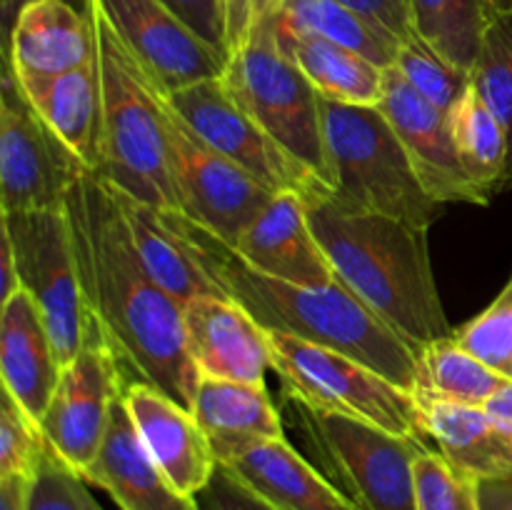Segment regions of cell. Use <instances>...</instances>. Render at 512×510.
Segmentation results:
<instances>
[{"mask_svg": "<svg viewBox=\"0 0 512 510\" xmlns=\"http://www.w3.org/2000/svg\"><path fill=\"white\" fill-rule=\"evenodd\" d=\"M90 313L140 380L193 408L200 373L185 345L183 305L140 263L110 188L88 173L65 198Z\"/></svg>", "mask_w": 512, "mask_h": 510, "instance_id": "6da1fadb", "label": "cell"}, {"mask_svg": "<svg viewBox=\"0 0 512 510\" xmlns=\"http://www.w3.org/2000/svg\"><path fill=\"white\" fill-rule=\"evenodd\" d=\"M170 220L193 248L195 258L218 288L238 300L265 330L295 335L360 360L390 383L413 393L418 383V348L385 325L340 280L328 285H295L250 268L225 240L183 213Z\"/></svg>", "mask_w": 512, "mask_h": 510, "instance_id": "7a4b0ae2", "label": "cell"}, {"mask_svg": "<svg viewBox=\"0 0 512 510\" xmlns=\"http://www.w3.org/2000/svg\"><path fill=\"white\" fill-rule=\"evenodd\" d=\"M310 223L333 273L413 348L455 333L430 263L428 228L353 213L328 198L308 200Z\"/></svg>", "mask_w": 512, "mask_h": 510, "instance_id": "3957f363", "label": "cell"}, {"mask_svg": "<svg viewBox=\"0 0 512 510\" xmlns=\"http://www.w3.org/2000/svg\"><path fill=\"white\" fill-rule=\"evenodd\" d=\"M100 73V160L113 188L180 213L155 88L95 0H88Z\"/></svg>", "mask_w": 512, "mask_h": 510, "instance_id": "277c9868", "label": "cell"}, {"mask_svg": "<svg viewBox=\"0 0 512 510\" xmlns=\"http://www.w3.org/2000/svg\"><path fill=\"white\" fill-rule=\"evenodd\" d=\"M323 128L333 178L328 198L335 205L428 230L440 220L445 205L423 188L378 105H343L323 98Z\"/></svg>", "mask_w": 512, "mask_h": 510, "instance_id": "5b68a950", "label": "cell"}, {"mask_svg": "<svg viewBox=\"0 0 512 510\" xmlns=\"http://www.w3.org/2000/svg\"><path fill=\"white\" fill-rule=\"evenodd\" d=\"M310 463L360 510H415V460L425 440L310 408L283 395Z\"/></svg>", "mask_w": 512, "mask_h": 510, "instance_id": "8992f818", "label": "cell"}, {"mask_svg": "<svg viewBox=\"0 0 512 510\" xmlns=\"http://www.w3.org/2000/svg\"><path fill=\"white\" fill-rule=\"evenodd\" d=\"M223 83L240 105L293 155L333 188L325 150L323 98L278 40L275 13L263 15L230 55Z\"/></svg>", "mask_w": 512, "mask_h": 510, "instance_id": "52a82bcc", "label": "cell"}, {"mask_svg": "<svg viewBox=\"0 0 512 510\" xmlns=\"http://www.w3.org/2000/svg\"><path fill=\"white\" fill-rule=\"evenodd\" d=\"M273 370L283 395L310 408L370 423L395 435L425 440L423 413L410 390L390 383L360 360L295 335L268 330Z\"/></svg>", "mask_w": 512, "mask_h": 510, "instance_id": "ba28073f", "label": "cell"}, {"mask_svg": "<svg viewBox=\"0 0 512 510\" xmlns=\"http://www.w3.org/2000/svg\"><path fill=\"white\" fill-rule=\"evenodd\" d=\"M0 223V238L13 250L20 288L28 290L43 310L65 368L78 355L93 323L80 285L73 228L65 203L28 213H0Z\"/></svg>", "mask_w": 512, "mask_h": 510, "instance_id": "9c48e42d", "label": "cell"}, {"mask_svg": "<svg viewBox=\"0 0 512 510\" xmlns=\"http://www.w3.org/2000/svg\"><path fill=\"white\" fill-rule=\"evenodd\" d=\"M155 98H158L180 213L225 243H233L248 220L275 193L243 168L230 163L213 145L205 143L158 88Z\"/></svg>", "mask_w": 512, "mask_h": 510, "instance_id": "30bf717a", "label": "cell"}, {"mask_svg": "<svg viewBox=\"0 0 512 510\" xmlns=\"http://www.w3.org/2000/svg\"><path fill=\"white\" fill-rule=\"evenodd\" d=\"M90 170L40 120L5 60L0 88V213L58 208Z\"/></svg>", "mask_w": 512, "mask_h": 510, "instance_id": "8fae6325", "label": "cell"}, {"mask_svg": "<svg viewBox=\"0 0 512 510\" xmlns=\"http://www.w3.org/2000/svg\"><path fill=\"white\" fill-rule=\"evenodd\" d=\"M190 128L220 155L253 175L273 193L293 190L305 200L330 193L323 180L295 160L243 105L235 100L223 75L195 83L178 93H165Z\"/></svg>", "mask_w": 512, "mask_h": 510, "instance_id": "7c38bea8", "label": "cell"}, {"mask_svg": "<svg viewBox=\"0 0 512 510\" xmlns=\"http://www.w3.org/2000/svg\"><path fill=\"white\" fill-rule=\"evenodd\" d=\"M123 390L120 355L93 315L78 355L63 368L53 400L40 420L50 448L78 475L98 455L113 405Z\"/></svg>", "mask_w": 512, "mask_h": 510, "instance_id": "4fadbf2b", "label": "cell"}, {"mask_svg": "<svg viewBox=\"0 0 512 510\" xmlns=\"http://www.w3.org/2000/svg\"><path fill=\"white\" fill-rule=\"evenodd\" d=\"M160 93L220 78L230 55L200 38L163 0H95Z\"/></svg>", "mask_w": 512, "mask_h": 510, "instance_id": "5bb4252c", "label": "cell"}, {"mask_svg": "<svg viewBox=\"0 0 512 510\" xmlns=\"http://www.w3.org/2000/svg\"><path fill=\"white\" fill-rule=\"evenodd\" d=\"M378 108L393 125L423 188L438 203H490L460 163L448 128V113L423 98L395 65L385 70V90Z\"/></svg>", "mask_w": 512, "mask_h": 510, "instance_id": "9a60e30c", "label": "cell"}, {"mask_svg": "<svg viewBox=\"0 0 512 510\" xmlns=\"http://www.w3.org/2000/svg\"><path fill=\"white\" fill-rule=\"evenodd\" d=\"M185 345L200 378L265 385L268 330L230 295H198L183 308Z\"/></svg>", "mask_w": 512, "mask_h": 510, "instance_id": "2e32d148", "label": "cell"}, {"mask_svg": "<svg viewBox=\"0 0 512 510\" xmlns=\"http://www.w3.org/2000/svg\"><path fill=\"white\" fill-rule=\"evenodd\" d=\"M228 245L250 268L275 280L295 285L338 280L310 223L308 200L293 190L275 193Z\"/></svg>", "mask_w": 512, "mask_h": 510, "instance_id": "e0dca14e", "label": "cell"}, {"mask_svg": "<svg viewBox=\"0 0 512 510\" xmlns=\"http://www.w3.org/2000/svg\"><path fill=\"white\" fill-rule=\"evenodd\" d=\"M123 400L155 463L180 493L195 498L213 478L218 458L193 410L145 380L128 385Z\"/></svg>", "mask_w": 512, "mask_h": 510, "instance_id": "ac0fdd59", "label": "cell"}, {"mask_svg": "<svg viewBox=\"0 0 512 510\" xmlns=\"http://www.w3.org/2000/svg\"><path fill=\"white\" fill-rule=\"evenodd\" d=\"M80 478L105 490L120 510H198L195 498L180 493L148 453L123 395L115 400L98 455Z\"/></svg>", "mask_w": 512, "mask_h": 510, "instance_id": "d6986e66", "label": "cell"}, {"mask_svg": "<svg viewBox=\"0 0 512 510\" xmlns=\"http://www.w3.org/2000/svg\"><path fill=\"white\" fill-rule=\"evenodd\" d=\"M63 363L55 350L45 315L28 290H15L0 310V378L3 390L40 425Z\"/></svg>", "mask_w": 512, "mask_h": 510, "instance_id": "ffe728a7", "label": "cell"}, {"mask_svg": "<svg viewBox=\"0 0 512 510\" xmlns=\"http://www.w3.org/2000/svg\"><path fill=\"white\" fill-rule=\"evenodd\" d=\"M5 60L18 75H58L95 60L88 8L70 0H25L8 30Z\"/></svg>", "mask_w": 512, "mask_h": 510, "instance_id": "44dd1931", "label": "cell"}, {"mask_svg": "<svg viewBox=\"0 0 512 510\" xmlns=\"http://www.w3.org/2000/svg\"><path fill=\"white\" fill-rule=\"evenodd\" d=\"M105 185L110 188V195L123 215L130 243H133L140 263L145 265L148 275L160 288L168 290L183 308L198 295H225L218 283L205 273L190 243L170 220L168 210L143 203L123 190L113 188L110 183Z\"/></svg>", "mask_w": 512, "mask_h": 510, "instance_id": "7402d4cb", "label": "cell"}, {"mask_svg": "<svg viewBox=\"0 0 512 510\" xmlns=\"http://www.w3.org/2000/svg\"><path fill=\"white\" fill-rule=\"evenodd\" d=\"M13 68V65H10ZM15 73V70H13ZM20 90L45 125L95 173L100 160V73L98 55L58 75H18Z\"/></svg>", "mask_w": 512, "mask_h": 510, "instance_id": "603a6c76", "label": "cell"}, {"mask_svg": "<svg viewBox=\"0 0 512 510\" xmlns=\"http://www.w3.org/2000/svg\"><path fill=\"white\" fill-rule=\"evenodd\" d=\"M193 415L208 435L218 463H228L263 440H283L285 423L265 385L200 378Z\"/></svg>", "mask_w": 512, "mask_h": 510, "instance_id": "cb8c5ba5", "label": "cell"}, {"mask_svg": "<svg viewBox=\"0 0 512 510\" xmlns=\"http://www.w3.org/2000/svg\"><path fill=\"white\" fill-rule=\"evenodd\" d=\"M223 465L275 510H360L288 438L250 445Z\"/></svg>", "mask_w": 512, "mask_h": 510, "instance_id": "d4e9b609", "label": "cell"}, {"mask_svg": "<svg viewBox=\"0 0 512 510\" xmlns=\"http://www.w3.org/2000/svg\"><path fill=\"white\" fill-rule=\"evenodd\" d=\"M423 428L440 453L480 480L512 478V440L485 408L418 400Z\"/></svg>", "mask_w": 512, "mask_h": 510, "instance_id": "484cf974", "label": "cell"}, {"mask_svg": "<svg viewBox=\"0 0 512 510\" xmlns=\"http://www.w3.org/2000/svg\"><path fill=\"white\" fill-rule=\"evenodd\" d=\"M275 25L280 45L298 63L320 98L343 105H380L388 68H380L365 55L318 35L285 28L278 23V15Z\"/></svg>", "mask_w": 512, "mask_h": 510, "instance_id": "4316f807", "label": "cell"}, {"mask_svg": "<svg viewBox=\"0 0 512 510\" xmlns=\"http://www.w3.org/2000/svg\"><path fill=\"white\" fill-rule=\"evenodd\" d=\"M448 128L463 168L493 200V195L508 188V133L473 83L450 105Z\"/></svg>", "mask_w": 512, "mask_h": 510, "instance_id": "83f0119b", "label": "cell"}, {"mask_svg": "<svg viewBox=\"0 0 512 510\" xmlns=\"http://www.w3.org/2000/svg\"><path fill=\"white\" fill-rule=\"evenodd\" d=\"M508 378L475 358L473 353L450 338L433 340L418 353V383L413 395L418 400H440V403L485 408Z\"/></svg>", "mask_w": 512, "mask_h": 510, "instance_id": "f1b7e54d", "label": "cell"}, {"mask_svg": "<svg viewBox=\"0 0 512 510\" xmlns=\"http://www.w3.org/2000/svg\"><path fill=\"white\" fill-rule=\"evenodd\" d=\"M275 15L285 28L355 50L380 68L398 60L400 40L340 0H283Z\"/></svg>", "mask_w": 512, "mask_h": 510, "instance_id": "f546056e", "label": "cell"}, {"mask_svg": "<svg viewBox=\"0 0 512 510\" xmlns=\"http://www.w3.org/2000/svg\"><path fill=\"white\" fill-rule=\"evenodd\" d=\"M410 15L415 35L470 73L495 8L488 0H410Z\"/></svg>", "mask_w": 512, "mask_h": 510, "instance_id": "4dcf8cb0", "label": "cell"}, {"mask_svg": "<svg viewBox=\"0 0 512 510\" xmlns=\"http://www.w3.org/2000/svg\"><path fill=\"white\" fill-rule=\"evenodd\" d=\"M470 83L493 108L508 133V188L512 185V13H495L485 30L478 60L470 70Z\"/></svg>", "mask_w": 512, "mask_h": 510, "instance_id": "1f68e13d", "label": "cell"}, {"mask_svg": "<svg viewBox=\"0 0 512 510\" xmlns=\"http://www.w3.org/2000/svg\"><path fill=\"white\" fill-rule=\"evenodd\" d=\"M395 68L403 73V78L418 90L423 98L438 105L448 113L450 105L463 95L470 85L468 70L458 68L450 60H445L433 45L425 43L420 35H410L400 43Z\"/></svg>", "mask_w": 512, "mask_h": 510, "instance_id": "d6a6232c", "label": "cell"}, {"mask_svg": "<svg viewBox=\"0 0 512 510\" xmlns=\"http://www.w3.org/2000/svg\"><path fill=\"white\" fill-rule=\"evenodd\" d=\"M415 510H483L480 478L425 448L415 460Z\"/></svg>", "mask_w": 512, "mask_h": 510, "instance_id": "836d02e7", "label": "cell"}, {"mask_svg": "<svg viewBox=\"0 0 512 510\" xmlns=\"http://www.w3.org/2000/svg\"><path fill=\"white\" fill-rule=\"evenodd\" d=\"M453 335L468 353L512 380V275L498 298Z\"/></svg>", "mask_w": 512, "mask_h": 510, "instance_id": "e575fe53", "label": "cell"}, {"mask_svg": "<svg viewBox=\"0 0 512 510\" xmlns=\"http://www.w3.org/2000/svg\"><path fill=\"white\" fill-rule=\"evenodd\" d=\"M28 510H103L88 483L45 443L30 485Z\"/></svg>", "mask_w": 512, "mask_h": 510, "instance_id": "d590c367", "label": "cell"}, {"mask_svg": "<svg viewBox=\"0 0 512 510\" xmlns=\"http://www.w3.org/2000/svg\"><path fill=\"white\" fill-rule=\"evenodd\" d=\"M40 425L3 390L0 405V478L3 475H35L45 450Z\"/></svg>", "mask_w": 512, "mask_h": 510, "instance_id": "8d00e7d4", "label": "cell"}, {"mask_svg": "<svg viewBox=\"0 0 512 510\" xmlns=\"http://www.w3.org/2000/svg\"><path fill=\"white\" fill-rule=\"evenodd\" d=\"M198 510H275L228 465L218 463L210 483L195 495Z\"/></svg>", "mask_w": 512, "mask_h": 510, "instance_id": "74e56055", "label": "cell"}, {"mask_svg": "<svg viewBox=\"0 0 512 510\" xmlns=\"http://www.w3.org/2000/svg\"><path fill=\"white\" fill-rule=\"evenodd\" d=\"M200 38L228 53L225 40V0H163ZM230 55V53H228Z\"/></svg>", "mask_w": 512, "mask_h": 510, "instance_id": "f35d334b", "label": "cell"}, {"mask_svg": "<svg viewBox=\"0 0 512 510\" xmlns=\"http://www.w3.org/2000/svg\"><path fill=\"white\" fill-rule=\"evenodd\" d=\"M348 8L358 10L375 25L388 30L390 35L403 43L405 38L415 35L413 15H410V0H340Z\"/></svg>", "mask_w": 512, "mask_h": 510, "instance_id": "ab89813d", "label": "cell"}, {"mask_svg": "<svg viewBox=\"0 0 512 510\" xmlns=\"http://www.w3.org/2000/svg\"><path fill=\"white\" fill-rule=\"evenodd\" d=\"M253 30V0H225V40L233 55Z\"/></svg>", "mask_w": 512, "mask_h": 510, "instance_id": "60d3db41", "label": "cell"}, {"mask_svg": "<svg viewBox=\"0 0 512 510\" xmlns=\"http://www.w3.org/2000/svg\"><path fill=\"white\" fill-rule=\"evenodd\" d=\"M33 475H3L0 478V510H28Z\"/></svg>", "mask_w": 512, "mask_h": 510, "instance_id": "b9f144b4", "label": "cell"}, {"mask_svg": "<svg viewBox=\"0 0 512 510\" xmlns=\"http://www.w3.org/2000/svg\"><path fill=\"white\" fill-rule=\"evenodd\" d=\"M483 510H512V478L480 480Z\"/></svg>", "mask_w": 512, "mask_h": 510, "instance_id": "7bdbcfd3", "label": "cell"}, {"mask_svg": "<svg viewBox=\"0 0 512 510\" xmlns=\"http://www.w3.org/2000/svg\"><path fill=\"white\" fill-rule=\"evenodd\" d=\"M485 413L503 428V433L512 440V380L503 385L493 398L485 403Z\"/></svg>", "mask_w": 512, "mask_h": 510, "instance_id": "ee69618b", "label": "cell"}, {"mask_svg": "<svg viewBox=\"0 0 512 510\" xmlns=\"http://www.w3.org/2000/svg\"><path fill=\"white\" fill-rule=\"evenodd\" d=\"M3 300L10 298L15 290H20V278H18V268H15V258H13V250L10 245L3 240Z\"/></svg>", "mask_w": 512, "mask_h": 510, "instance_id": "f6af8a7d", "label": "cell"}, {"mask_svg": "<svg viewBox=\"0 0 512 510\" xmlns=\"http://www.w3.org/2000/svg\"><path fill=\"white\" fill-rule=\"evenodd\" d=\"M25 0H0V5H3V20H5V28L10 30V25H13L15 20V13H18V8L23 5ZM70 3H75L78 8H88V0H70Z\"/></svg>", "mask_w": 512, "mask_h": 510, "instance_id": "bcb514c9", "label": "cell"}, {"mask_svg": "<svg viewBox=\"0 0 512 510\" xmlns=\"http://www.w3.org/2000/svg\"><path fill=\"white\" fill-rule=\"evenodd\" d=\"M495 13H512V0H488Z\"/></svg>", "mask_w": 512, "mask_h": 510, "instance_id": "7dc6e473", "label": "cell"}]
</instances>
